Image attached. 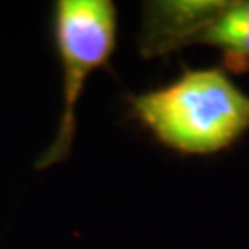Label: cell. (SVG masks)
<instances>
[{
	"label": "cell",
	"mask_w": 249,
	"mask_h": 249,
	"mask_svg": "<svg viewBox=\"0 0 249 249\" xmlns=\"http://www.w3.org/2000/svg\"><path fill=\"white\" fill-rule=\"evenodd\" d=\"M129 116L164 148L216 155L249 131V94L223 67L185 69L174 81L127 98Z\"/></svg>",
	"instance_id": "1"
},
{
	"label": "cell",
	"mask_w": 249,
	"mask_h": 249,
	"mask_svg": "<svg viewBox=\"0 0 249 249\" xmlns=\"http://www.w3.org/2000/svg\"><path fill=\"white\" fill-rule=\"evenodd\" d=\"M194 45L220 48L225 71L249 65V0H225L222 11L196 36Z\"/></svg>",
	"instance_id": "4"
},
{
	"label": "cell",
	"mask_w": 249,
	"mask_h": 249,
	"mask_svg": "<svg viewBox=\"0 0 249 249\" xmlns=\"http://www.w3.org/2000/svg\"><path fill=\"white\" fill-rule=\"evenodd\" d=\"M55 52L61 65V115L52 144L36 160L48 170L71 155L78 104L92 72L106 69L116 46L118 15L113 0H57L52 9Z\"/></svg>",
	"instance_id": "2"
},
{
	"label": "cell",
	"mask_w": 249,
	"mask_h": 249,
	"mask_svg": "<svg viewBox=\"0 0 249 249\" xmlns=\"http://www.w3.org/2000/svg\"><path fill=\"white\" fill-rule=\"evenodd\" d=\"M225 0H151L142 2L137 46L142 57H164L194 45Z\"/></svg>",
	"instance_id": "3"
}]
</instances>
